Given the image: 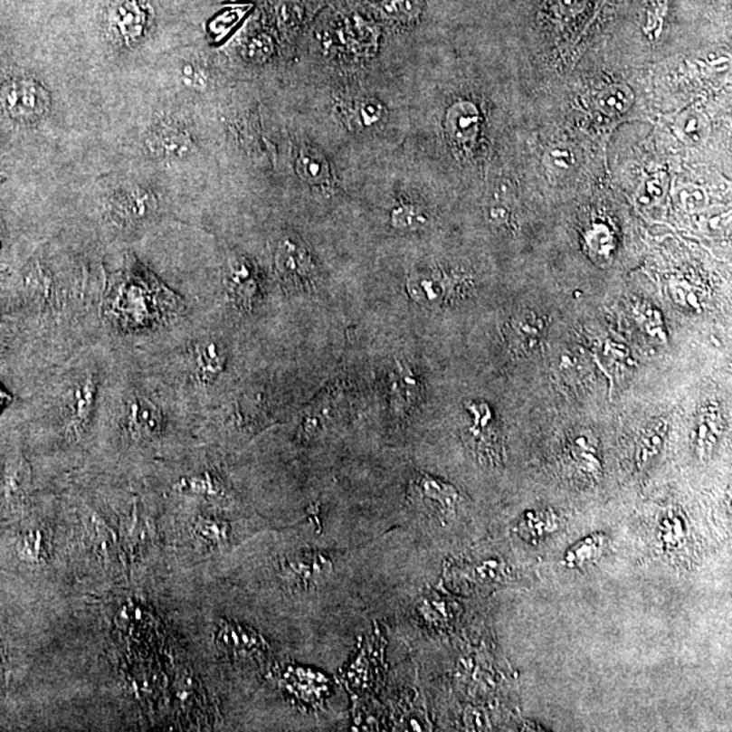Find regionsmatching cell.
Masks as SVG:
<instances>
[{
  "mask_svg": "<svg viewBox=\"0 0 732 732\" xmlns=\"http://www.w3.org/2000/svg\"><path fill=\"white\" fill-rule=\"evenodd\" d=\"M361 121L366 125L373 124L380 119V106L376 105L375 102L366 103L360 110Z\"/></svg>",
  "mask_w": 732,
  "mask_h": 732,
  "instance_id": "cell-32",
  "label": "cell"
},
{
  "mask_svg": "<svg viewBox=\"0 0 732 732\" xmlns=\"http://www.w3.org/2000/svg\"><path fill=\"white\" fill-rule=\"evenodd\" d=\"M391 222L397 230L413 231L423 227L427 223V217L423 209L419 206L403 204L392 211Z\"/></svg>",
  "mask_w": 732,
  "mask_h": 732,
  "instance_id": "cell-23",
  "label": "cell"
},
{
  "mask_svg": "<svg viewBox=\"0 0 732 732\" xmlns=\"http://www.w3.org/2000/svg\"><path fill=\"white\" fill-rule=\"evenodd\" d=\"M271 51V40L266 37L255 38L249 46V54L252 59H265Z\"/></svg>",
  "mask_w": 732,
  "mask_h": 732,
  "instance_id": "cell-29",
  "label": "cell"
},
{
  "mask_svg": "<svg viewBox=\"0 0 732 732\" xmlns=\"http://www.w3.org/2000/svg\"><path fill=\"white\" fill-rule=\"evenodd\" d=\"M116 356L110 337L46 370L14 403L24 423L46 430L60 451L81 449L94 438L100 395Z\"/></svg>",
  "mask_w": 732,
  "mask_h": 732,
  "instance_id": "cell-3",
  "label": "cell"
},
{
  "mask_svg": "<svg viewBox=\"0 0 732 732\" xmlns=\"http://www.w3.org/2000/svg\"><path fill=\"white\" fill-rule=\"evenodd\" d=\"M102 319L114 341L130 342L167 328L190 311L189 304L154 271H114L106 265Z\"/></svg>",
  "mask_w": 732,
  "mask_h": 732,
  "instance_id": "cell-4",
  "label": "cell"
},
{
  "mask_svg": "<svg viewBox=\"0 0 732 732\" xmlns=\"http://www.w3.org/2000/svg\"><path fill=\"white\" fill-rule=\"evenodd\" d=\"M225 306L236 318L252 317L261 303L260 279L254 266L242 255L231 254L222 271Z\"/></svg>",
  "mask_w": 732,
  "mask_h": 732,
  "instance_id": "cell-5",
  "label": "cell"
},
{
  "mask_svg": "<svg viewBox=\"0 0 732 732\" xmlns=\"http://www.w3.org/2000/svg\"><path fill=\"white\" fill-rule=\"evenodd\" d=\"M511 328H513L517 341L521 344L519 347L527 350H533L541 344V339L546 333L547 323L544 318L537 317L535 312L524 311L513 318Z\"/></svg>",
  "mask_w": 732,
  "mask_h": 732,
  "instance_id": "cell-18",
  "label": "cell"
},
{
  "mask_svg": "<svg viewBox=\"0 0 732 732\" xmlns=\"http://www.w3.org/2000/svg\"><path fill=\"white\" fill-rule=\"evenodd\" d=\"M333 571L330 557L320 552H304L281 563V576L290 586L306 589L322 582Z\"/></svg>",
  "mask_w": 732,
  "mask_h": 732,
  "instance_id": "cell-10",
  "label": "cell"
},
{
  "mask_svg": "<svg viewBox=\"0 0 732 732\" xmlns=\"http://www.w3.org/2000/svg\"><path fill=\"white\" fill-rule=\"evenodd\" d=\"M399 366V373H397V380L395 381V395L394 396L396 397V402L403 404H413L414 402H416V397L419 396V383L416 380L415 376L414 373L411 372V369H408L407 366Z\"/></svg>",
  "mask_w": 732,
  "mask_h": 732,
  "instance_id": "cell-24",
  "label": "cell"
},
{
  "mask_svg": "<svg viewBox=\"0 0 732 732\" xmlns=\"http://www.w3.org/2000/svg\"><path fill=\"white\" fill-rule=\"evenodd\" d=\"M598 108L609 116L623 114L632 103L631 90L625 86H611L601 92L597 100Z\"/></svg>",
  "mask_w": 732,
  "mask_h": 732,
  "instance_id": "cell-22",
  "label": "cell"
},
{
  "mask_svg": "<svg viewBox=\"0 0 732 732\" xmlns=\"http://www.w3.org/2000/svg\"><path fill=\"white\" fill-rule=\"evenodd\" d=\"M465 407L472 416V424L468 427V432L476 442V452L486 457L487 461H498L500 452L492 408L486 402H468Z\"/></svg>",
  "mask_w": 732,
  "mask_h": 732,
  "instance_id": "cell-12",
  "label": "cell"
},
{
  "mask_svg": "<svg viewBox=\"0 0 732 732\" xmlns=\"http://www.w3.org/2000/svg\"><path fill=\"white\" fill-rule=\"evenodd\" d=\"M276 265L287 292H303L314 287V262L306 247L298 242L292 239L281 242L277 250Z\"/></svg>",
  "mask_w": 732,
  "mask_h": 732,
  "instance_id": "cell-7",
  "label": "cell"
},
{
  "mask_svg": "<svg viewBox=\"0 0 732 732\" xmlns=\"http://www.w3.org/2000/svg\"><path fill=\"white\" fill-rule=\"evenodd\" d=\"M103 258L37 250L7 271L11 315L18 336L11 389L21 396L46 370L108 338L102 319Z\"/></svg>",
  "mask_w": 732,
  "mask_h": 732,
  "instance_id": "cell-1",
  "label": "cell"
},
{
  "mask_svg": "<svg viewBox=\"0 0 732 732\" xmlns=\"http://www.w3.org/2000/svg\"><path fill=\"white\" fill-rule=\"evenodd\" d=\"M173 489L184 494L198 495V497H220L224 494V486L214 473H192L181 476L174 483Z\"/></svg>",
  "mask_w": 732,
  "mask_h": 732,
  "instance_id": "cell-19",
  "label": "cell"
},
{
  "mask_svg": "<svg viewBox=\"0 0 732 732\" xmlns=\"http://www.w3.org/2000/svg\"><path fill=\"white\" fill-rule=\"evenodd\" d=\"M3 105L14 117L33 119L48 108L49 98L38 84L27 81H15L5 86Z\"/></svg>",
  "mask_w": 732,
  "mask_h": 732,
  "instance_id": "cell-11",
  "label": "cell"
},
{
  "mask_svg": "<svg viewBox=\"0 0 732 732\" xmlns=\"http://www.w3.org/2000/svg\"><path fill=\"white\" fill-rule=\"evenodd\" d=\"M18 350V336L11 315L7 290V271H0V376L11 384Z\"/></svg>",
  "mask_w": 732,
  "mask_h": 732,
  "instance_id": "cell-13",
  "label": "cell"
},
{
  "mask_svg": "<svg viewBox=\"0 0 732 732\" xmlns=\"http://www.w3.org/2000/svg\"><path fill=\"white\" fill-rule=\"evenodd\" d=\"M456 280L440 271H418L408 279V293L423 306H442L460 292Z\"/></svg>",
  "mask_w": 732,
  "mask_h": 732,
  "instance_id": "cell-9",
  "label": "cell"
},
{
  "mask_svg": "<svg viewBox=\"0 0 732 732\" xmlns=\"http://www.w3.org/2000/svg\"><path fill=\"white\" fill-rule=\"evenodd\" d=\"M465 725L470 730H484L487 726L486 717L478 709H468L465 712Z\"/></svg>",
  "mask_w": 732,
  "mask_h": 732,
  "instance_id": "cell-31",
  "label": "cell"
},
{
  "mask_svg": "<svg viewBox=\"0 0 732 732\" xmlns=\"http://www.w3.org/2000/svg\"><path fill=\"white\" fill-rule=\"evenodd\" d=\"M424 0H381L386 15L400 19H414L423 10Z\"/></svg>",
  "mask_w": 732,
  "mask_h": 732,
  "instance_id": "cell-26",
  "label": "cell"
},
{
  "mask_svg": "<svg viewBox=\"0 0 732 732\" xmlns=\"http://www.w3.org/2000/svg\"><path fill=\"white\" fill-rule=\"evenodd\" d=\"M723 432L722 410L717 403L708 402L699 410L693 424L692 442L701 459L711 456Z\"/></svg>",
  "mask_w": 732,
  "mask_h": 732,
  "instance_id": "cell-14",
  "label": "cell"
},
{
  "mask_svg": "<svg viewBox=\"0 0 732 732\" xmlns=\"http://www.w3.org/2000/svg\"><path fill=\"white\" fill-rule=\"evenodd\" d=\"M668 430V419L662 418V416L652 419L642 429L638 443H636V464H638L639 470L649 467L652 460L661 453Z\"/></svg>",
  "mask_w": 732,
  "mask_h": 732,
  "instance_id": "cell-15",
  "label": "cell"
},
{
  "mask_svg": "<svg viewBox=\"0 0 732 732\" xmlns=\"http://www.w3.org/2000/svg\"><path fill=\"white\" fill-rule=\"evenodd\" d=\"M114 24L125 37H138L146 24V13L135 0L122 2L114 13Z\"/></svg>",
  "mask_w": 732,
  "mask_h": 732,
  "instance_id": "cell-20",
  "label": "cell"
},
{
  "mask_svg": "<svg viewBox=\"0 0 732 732\" xmlns=\"http://www.w3.org/2000/svg\"><path fill=\"white\" fill-rule=\"evenodd\" d=\"M301 176L311 184H323L328 179V170L326 160L315 152H304L299 162Z\"/></svg>",
  "mask_w": 732,
  "mask_h": 732,
  "instance_id": "cell-25",
  "label": "cell"
},
{
  "mask_svg": "<svg viewBox=\"0 0 732 732\" xmlns=\"http://www.w3.org/2000/svg\"><path fill=\"white\" fill-rule=\"evenodd\" d=\"M155 141H157V147L162 151L168 152V154L181 155L182 152H186L189 147L192 146V143L185 138V135L171 129L160 130L159 133H157Z\"/></svg>",
  "mask_w": 732,
  "mask_h": 732,
  "instance_id": "cell-27",
  "label": "cell"
},
{
  "mask_svg": "<svg viewBox=\"0 0 732 732\" xmlns=\"http://www.w3.org/2000/svg\"><path fill=\"white\" fill-rule=\"evenodd\" d=\"M198 535L211 544H222L230 535V528L219 519H203L198 524Z\"/></svg>",
  "mask_w": 732,
  "mask_h": 732,
  "instance_id": "cell-28",
  "label": "cell"
},
{
  "mask_svg": "<svg viewBox=\"0 0 732 732\" xmlns=\"http://www.w3.org/2000/svg\"><path fill=\"white\" fill-rule=\"evenodd\" d=\"M606 546H608V537L604 533L587 536L568 549L565 557L566 566L573 568L585 567L600 559Z\"/></svg>",
  "mask_w": 732,
  "mask_h": 732,
  "instance_id": "cell-17",
  "label": "cell"
},
{
  "mask_svg": "<svg viewBox=\"0 0 732 732\" xmlns=\"http://www.w3.org/2000/svg\"><path fill=\"white\" fill-rule=\"evenodd\" d=\"M16 399H18V397L14 395V392L8 388L5 380L0 377V415L5 414V411L10 410Z\"/></svg>",
  "mask_w": 732,
  "mask_h": 732,
  "instance_id": "cell-30",
  "label": "cell"
},
{
  "mask_svg": "<svg viewBox=\"0 0 732 732\" xmlns=\"http://www.w3.org/2000/svg\"><path fill=\"white\" fill-rule=\"evenodd\" d=\"M189 419L173 392L143 366L135 350L116 341L92 440L102 438L103 445L127 459H143L171 448Z\"/></svg>",
  "mask_w": 732,
  "mask_h": 732,
  "instance_id": "cell-2",
  "label": "cell"
},
{
  "mask_svg": "<svg viewBox=\"0 0 732 732\" xmlns=\"http://www.w3.org/2000/svg\"><path fill=\"white\" fill-rule=\"evenodd\" d=\"M410 497L414 502L442 519L453 517L461 500L456 487L427 473H419L413 479Z\"/></svg>",
  "mask_w": 732,
  "mask_h": 732,
  "instance_id": "cell-8",
  "label": "cell"
},
{
  "mask_svg": "<svg viewBox=\"0 0 732 732\" xmlns=\"http://www.w3.org/2000/svg\"><path fill=\"white\" fill-rule=\"evenodd\" d=\"M562 456L566 470L584 483H598L603 476L600 443L590 430H575L568 434Z\"/></svg>",
  "mask_w": 732,
  "mask_h": 732,
  "instance_id": "cell-6",
  "label": "cell"
},
{
  "mask_svg": "<svg viewBox=\"0 0 732 732\" xmlns=\"http://www.w3.org/2000/svg\"><path fill=\"white\" fill-rule=\"evenodd\" d=\"M219 642L225 649L235 650L236 652H249L252 650L260 651L265 649V643L257 633L233 625H224L220 630Z\"/></svg>",
  "mask_w": 732,
  "mask_h": 732,
  "instance_id": "cell-21",
  "label": "cell"
},
{
  "mask_svg": "<svg viewBox=\"0 0 732 732\" xmlns=\"http://www.w3.org/2000/svg\"><path fill=\"white\" fill-rule=\"evenodd\" d=\"M559 528V518L554 511L549 510H532L528 511L518 524V535L525 541L530 543H537L543 540L547 536L552 535L556 532Z\"/></svg>",
  "mask_w": 732,
  "mask_h": 732,
  "instance_id": "cell-16",
  "label": "cell"
}]
</instances>
